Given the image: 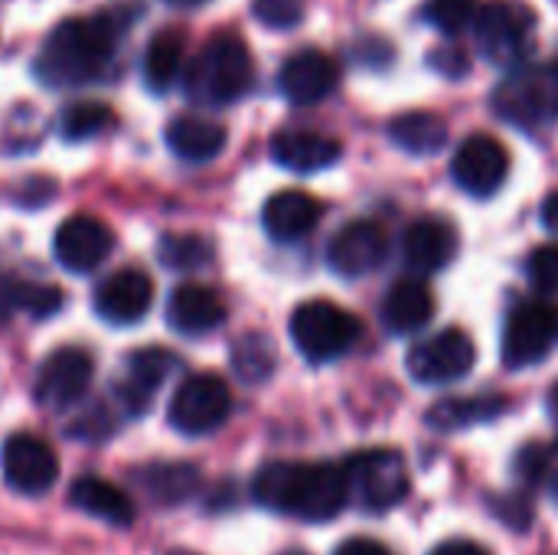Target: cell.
<instances>
[{
	"mask_svg": "<svg viewBox=\"0 0 558 555\" xmlns=\"http://www.w3.org/2000/svg\"><path fill=\"white\" fill-rule=\"evenodd\" d=\"M252 10L271 29H288L304 20V0H252Z\"/></svg>",
	"mask_w": 558,
	"mask_h": 555,
	"instance_id": "836d02e7",
	"label": "cell"
},
{
	"mask_svg": "<svg viewBox=\"0 0 558 555\" xmlns=\"http://www.w3.org/2000/svg\"><path fill=\"white\" fill-rule=\"evenodd\" d=\"M114 236L111 229L95 216H69L52 239L56 262L65 272H92L111 255Z\"/></svg>",
	"mask_w": 558,
	"mask_h": 555,
	"instance_id": "5bb4252c",
	"label": "cell"
},
{
	"mask_svg": "<svg viewBox=\"0 0 558 555\" xmlns=\"http://www.w3.org/2000/svg\"><path fill=\"white\" fill-rule=\"evenodd\" d=\"M340 82V65L333 62V56L320 52V49H301L294 52L278 75V85L284 92L288 101L294 105H314L324 101Z\"/></svg>",
	"mask_w": 558,
	"mask_h": 555,
	"instance_id": "e0dca14e",
	"label": "cell"
},
{
	"mask_svg": "<svg viewBox=\"0 0 558 555\" xmlns=\"http://www.w3.org/2000/svg\"><path fill=\"white\" fill-rule=\"evenodd\" d=\"M428 555H490L481 543H474V540H445V543H438L435 550Z\"/></svg>",
	"mask_w": 558,
	"mask_h": 555,
	"instance_id": "8d00e7d4",
	"label": "cell"
},
{
	"mask_svg": "<svg viewBox=\"0 0 558 555\" xmlns=\"http://www.w3.org/2000/svg\"><path fill=\"white\" fill-rule=\"evenodd\" d=\"M170 7H199V3H206V0H167Z\"/></svg>",
	"mask_w": 558,
	"mask_h": 555,
	"instance_id": "ab89813d",
	"label": "cell"
},
{
	"mask_svg": "<svg viewBox=\"0 0 558 555\" xmlns=\"http://www.w3.org/2000/svg\"><path fill=\"white\" fill-rule=\"evenodd\" d=\"M530 275L539 288L558 291V245H543L530 258Z\"/></svg>",
	"mask_w": 558,
	"mask_h": 555,
	"instance_id": "e575fe53",
	"label": "cell"
},
{
	"mask_svg": "<svg viewBox=\"0 0 558 555\" xmlns=\"http://www.w3.org/2000/svg\"><path fill=\"white\" fill-rule=\"evenodd\" d=\"M558 343V307L553 304H523L510 314L504 334V363L510 370L533 366L546 360Z\"/></svg>",
	"mask_w": 558,
	"mask_h": 555,
	"instance_id": "30bf717a",
	"label": "cell"
},
{
	"mask_svg": "<svg viewBox=\"0 0 558 555\" xmlns=\"http://www.w3.org/2000/svg\"><path fill=\"white\" fill-rule=\"evenodd\" d=\"M114 52V26L105 16L62 20L39 49L36 75L46 85H82L95 79Z\"/></svg>",
	"mask_w": 558,
	"mask_h": 555,
	"instance_id": "7a4b0ae2",
	"label": "cell"
},
{
	"mask_svg": "<svg viewBox=\"0 0 558 555\" xmlns=\"http://www.w3.org/2000/svg\"><path fill=\"white\" fill-rule=\"evenodd\" d=\"M402 249L415 272H441L458 252V236L445 219H418L405 229Z\"/></svg>",
	"mask_w": 558,
	"mask_h": 555,
	"instance_id": "44dd1931",
	"label": "cell"
},
{
	"mask_svg": "<svg viewBox=\"0 0 558 555\" xmlns=\"http://www.w3.org/2000/svg\"><path fill=\"white\" fill-rule=\"evenodd\" d=\"M556 500H558V481H556Z\"/></svg>",
	"mask_w": 558,
	"mask_h": 555,
	"instance_id": "7bdbcfd3",
	"label": "cell"
},
{
	"mask_svg": "<svg viewBox=\"0 0 558 555\" xmlns=\"http://www.w3.org/2000/svg\"><path fill=\"white\" fill-rule=\"evenodd\" d=\"M154 304V281L141 268L108 275L95 291V311L108 324H137Z\"/></svg>",
	"mask_w": 558,
	"mask_h": 555,
	"instance_id": "9a60e30c",
	"label": "cell"
},
{
	"mask_svg": "<svg viewBox=\"0 0 558 555\" xmlns=\"http://www.w3.org/2000/svg\"><path fill=\"white\" fill-rule=\"evenodd\" d=\"M252 494L262 507L275 514L324 523L347 507V478L337 464L271 461L255 474Z\"/></svg>",
	"mask_w": 558,
	"mask_h": 555,
	"instance_id": "6da1fadb",
	"label": "cell"
},
{
	"mask_svg": "<svg viewBox=\"0 0 558 555\" xmlns=\"http://www.w3.org/2000/svg\"><path fill=\"white\" fill-rule=\"evenodd\" d=\"M494 108L504 121L520 128H543L558 118V62L526 65L500 82Z\"/></svg>",
	"mask_w": 558,
	"mask_h": 555,
	"instance_id": "8992f818",
	"label": "cell"
},
{
	"mask_svg": "<svg viewBox=\"0 0 558 555\" xmlns=\"http://www.w3.org/2000/svg\"><path fill=\"white\" fill-rule=\"evenodd\" d=\"M167 555H196V553H186V550H173V553H167Z\"/></svg>",
	"mask_w": 558,
	"mask_h": 555,
	"instance_id": "b9f144b4",
	"label": "cell"
},
{
	"mask_svg": "<svg viewBox=\"0 0 558 555\" xmlns=\"http://www.w3.org/2000/svg\"><path fill=\"white\" fill-rule=\"evenodd\" d=\"M425 16L448 36L464 33L477 20V0H428Z\"/></svg>",
	"mask_w": 558,
	"mask_h": 555,
	"instance_id": "d6a6232c",
	"label": "cell"
},
{
	"mask_svg": "<svg viewBox=\"0 0 558 555\" xmlns=\"http://www.w3.org/2000/svg\"><path fill=\"white\" fill-rule=\"evenodd\" d=\"M543 222H546V229L558 232V193H553V196L543 203Z\"/></svg>",
	"mask_w": 558,
	"mask_h": 555,
	"instance_id": "74e56055",
	"label": "cell"
},
{
	"mask_svg": "<svg viewBox=\"0 0 558 555\" xmlns=\"http://www.w3.org/2000/svg\"><path fill=\"white\" fill-rule=\"evenodd\" d=\"M265 232L278 242H294L320 222V203L304 190H281L262 209Z\"/></svg>",
	"mask_w": 558,
	"mask_h": 555,
	"instance_id": "ffe728a7",
	"label": "cell"
},
{
	"mask_svg": "<svg viewBox=\"0 0 558 555\" xmlns=\"http://www.w3.org/2000/svg\"><path fill=\"white\" fill-rule=\"evenodd\" d=\"M141 487L157 504H183L199 487V471L193 464H154L137 474Z\"/></svg>",
	"mask_w": 558,
	"mask_h": 555,
	"instance_id": "f1b7e54d",
	"label": "cell"
},
{
	"mask_svg": "<svg viewBox=\"0 0 558 555\" xmlns=\"http://www.w3.org/2000/svg\"><path fill=\"white\" fill-rule=\"evenodd\" d=\"M451 177L471 196H490L510 177V150L490 134H471L451 164Z\"/></svg>",
	"mask_w": 558,
	"mask_h": 555,
	"instance_id": "4fadbf2b",
	"label": "cell"
},
{
	"mask_svg": "<svg viewBox=\"0 0 558 555\" xmlns=\"http://www.w3.org/2000/svg\"><path fill=\"white\" fill-rule=\"evenodd\" d=\"M435 317V294L422 281H399L383 301V324L392 334H415Z\"/></svg>",
	"mask_w": 558,
	"mask_h": 555,
	"instance_id": "603a6c76",
	"label": "cell"
},
{
	"mask_svg": "<svg viewBox=\"0 0 558 555\" xmlns=\"http://www.w3.org/2000/svg\"><path fill=\"white\" fill-rule=\"evenodd\" d=\"M232 412V393L226 386V379L213 376V373H196L190 379L180 383V389L170 399L167 419L180 435L199 438L216 432Z\"/></svg>",
	"mask_w": 558,
	"mask_h": 555,
	"instance_id": "52a82bcc",
	"label": "cell"
},
{
	"mask_svg": "<svg viewBox=\"0 0 558 555\" xmlns=\"http://www.w3.org/2000/svg\"><path fill=\"white\" fill-rule=\"evenodd\" d=\"M340 468L347 478V500L363 510L383 514V510L402 504L409 494L405 458L392 448H373V451L350 455Z\"/></svg>",
	"mask_w": 558,
	"mask_h": 555,
	"instance_id": "5b68a950",
	"label": "cell"
},
{
	"mask_svg": "<svg viewBox=\"0 0 558 555\" xmlns=\"http://www.w3.org/2000/svg\"><path fill=\"white\" fill-rule=\"evenodd\" d=\"M157 255H160V262L167 265V268H183V272H190V268H203L206 262H209V245L199 239V236H167L163 242H160V249H157Z\"/></svg>",
	"mask_w": 558,
	"mask_h": 555,
	"instance_id": "1f68e13d",
	"label": "cell"
},
{
	"mask_svg": "<svg viewBox=\"0 0 558 555\" xmlns=\"http://www.w3.org/2000/svg\"><path fill=\"white\" fill-rule=\"evenodd\" d=\"M69 504L108 527H118V530L134 523V507H131L128 494L105 478H92V474L78 478L69 491Z\"/></svg>",
	"mask_w": 558,
	"mask_h": 555,
	"instance_id": "7402d4cb",
	"label": "cell"
},
{
	"mask_svg": "<svg viewBox=\"0 0 558 555\" xmlns=\"http://www.w3.org/2000/svg\"><path fill=\"white\" fill-rule=\"evenodd\" d=\"M183 49H186V39L180 29H163L157 33L147 49H144V79L150 88L163 92L177 82L180 69H183Z\"/></svg>",
	"mask_w": 558,
	"mask_h": 555,
	"instance_id": "83f0119b",
	"label": "cell"
},
{
	"mask_svg": "<svg viewBox=\"0 0 558 555\" xmlns=\"http://www.w3.org/2000/svg\"><path fill=\"white\" fill-rule=\"evenodd\" d=\"M108 124H114V111L108 105H101V101H78V105H69L65 114H62V134L69 141L95 137Z\"/></svg>",
	"mask_w": 558,
	"mask_h": 555,
	"instance_id": "4dcf8cb0",
	"label": "cell"
},
{
	"mask_svg": "<svg viewBox=\"0 0 558 555\" xmlns=\"http://www.w3.org/2000/svg\"><path fill=\"white\" fill-rule=\"evenodd\" d=\"M448 121L435 111H405L389 121V137L409 154H438L448 144Z\"/></svg>",
	"mask_w": 558,
	"mask_h": 555,
	"instance_id": "d4e9b609",
	"label": "cell"
},
{
	"mask_svg": "<svg viewBox=\"0 0 558 555\" xmlns=\"http://www.w3.org/2000/svg\"><path fill=\"white\" fill-rule=\"evenodd\" d=\"M507 402L497 396H468V399H445L428 412V425L438 432H461L471 425H484L494 422L497 415H504Z\"/></svg>",
	"mask_w": 558,
	"mask_h": 555,
	"instance_id": "4316f807",
	"label": "cell"
},
{
	"mask_svg": "<svg viewBox=\"0 0 558 555\" xmlns=\"http://www.w3.org/2000/svg\"><path fill=\"white\" fill-rule=\"evenodd\" d=\"M95 363L85 350L78 347H59L56 353L46 357L36 376V402L49 412H65L72 409L92 386Z\"/></svg>",
	"mask_w": 558,
	"mask_h": 555,
	"instance_id": "8fae6325",
	"label": "cell"
},
{
	"mask_svg": "<svg viewBox=\"0 0 558 555\" xmlns=\"http://www.w3.org/2000/svg\"><path fill=\"white\" fill-rule=\"evenodd\" d=\"M167 321L177 334L203 337L226 324V304L206 285H180L167 301Z\"/></svg>",
	"mask_w": 558,
	"mask_h": 555,
	"instance_id": "ac0fdd59",
	"label": "cell"
},
{
	"mask_svg": "<svg viewBox=\"0 0 558 555\" xmlns=\"http://www.w3.org/2000/svg\"><path fill=\"white\" fill-rule=\"evenodd\" d=\"M333 555H396L392 550H386L383 543L376 540H366V536H356V540H347Z\"/></svg>",
	"mask_w": 558,
	"mask_h": 555,
	"instance_id": "d590c367",
	"label": "cell"
},
{
	"mask_svg": "<svg viewBox=\"0 0 558 555\" xmlns=\"http://www.w3.org/2000/svg\"><path fill=\"white\" fill-rule=\"evenodd\" d=\"M474 363H477V347L458 327L441 330V334H435V337H428L409 350V373L422 386L458 383L474 370Z\"/></svg>",
	"mask_w": 558,
	"mask_h": 555,
	"instance_id": "ba28073f",
	"label": "cell"
},
{
	"mask_svg": "<svg viewBox=\"0 0 558 555\" xmlns=\"http://www.w3.org/2000/svg\"><path fill=\"white\" fill-rule=\"evenodd\" d=\"M533 10L520 0H490L487 7L477 10V43L484 49V56L497 65L520 59V52L530 43L533 33Z\"/></svg>",
	"mask_w": 558,
	"mask_h": 555,
	"instance_id": "9c48e42d",
	"label": "cell"
},
{
	"mask_svg": "<svg viewBox=\"0 0 558 555\" xmlns=\"http://www.w3.org/2000/svg\"><path fill=\"white\" fill-rule=\"evenodd\" d=\"M255 65L235 33H216L186 72V92L203 105H229L252 88Z\"/></svg>",
	"mask_w": 558,
	"mask_h": 555,
	"instance_id": "3957f363",
	"label": "cell"
},
{
	"mask_svg": "<svg viewBox=\"0 0 558 555\" xmlns=\"http://www.w3.org/2000/svg\"><path fill=\"white\" fill-rule=\"evenodd\" d=\"M549 412H553V419H556L558 425V383L553 386V393H549Z\"/></svg>",
	"mask_w": 558,
	"mask_h": 555,
	"instance_id": "f35d334b",
	"label": "cell"
},
{
	"mask_svg": "<svg viewBox=\"0 0 558 555\" xmlns=\"http://www.w3.org/2000/svg\"><path fill=\"white\" fill-rule=\"evenodd\" d=\"M363 337L360 317L333 301H304L291 314V340L307 363H333Z\"/></svg>",
	"mask_w": 558,
	"mask_h": 555,
	"instance_id": "277c9868",
	"label": "cell"
},
{
	"mask_svg": "<svg viewBox=\"0 0 558 555\" xmlns=\"http://www.w3.org/2000/svg\"><path fill=\"white\" fill-rule=\"evenodd\" d=\"M343 154V144L320 131H281L271 141V157L294 173H314L330 164H337Z\"/></svg>",
	"mask_w": 558,
	"mask_h": 555,
	"instance_id": "d6986e66",
	"label": "cell"
},
{
	"mask_svg": "<svg viewBox=\"0 0 558 555\" xmlns=\"http://www.w3.org/2000/svg\"><path fill=\"white\" fill-rule=\"evenodd\" d=\"M177 370V360L167 353V350H141L131 357V366H128V386L121 389L124 393V402L134 409V412H144L147 399L160 389V383Z\"/></svg>",
	"mask_w": 558,
	"mask_h": 555,
	"instance_id": "484cf974",
	"label": "cell"
},
{
	"mask_svg": "<svg viewBox=\"0 0 558 555\" xmlns=\"http://www.w3.org/2000/svg\"><path fill=\"white\" fill-rule=\"evenodd\" d=\"M167 144L177 157L190 160V164H206L216 154H222L226 147V128L199 118V114H183L177 121H170L167 128Z\"/></svg>",
	"mask_w": 558,
	"mask_h": 555,
	"instance_id": "cb8c5ba5",
	"label": "cell"
},
{
	"mask_svg": "<svg viewBox=\"0 0 558 555\" xmlns=\"http://www.w3.org/2000/svg\"><path fill=\"white\" fill-rule=\"evenodd\" d=\"M0 471L3 481L16 494H46L59 481V458L56 451L36 435H10L0 448Z\"/></svg>",
	"mask_w": 558,
	"mask_h": 555,
	"instance_id": "7c38bea8",
	"label": "cell"
},
{
	"mask_svg": "<svg viewBox=\"0 0 558 555\" xmlns=\"http://www.w3.org/2000/svg\"><path fill=\"white\" fill-rule=\"evenodd\" d=\"M281 555H311V553H304V550H288V553H281Z\"/></svg>",
	"mask_w": 558,
	"mask_h": 555,
	"instance_id": "60d3db41",
	"label": "cell"
},
{
	"mask_svg": "<svg viewBox=\"0 0 558 555\" xmlns=\"http://www.w3.org/2000/svg\"><path fill=\"white\" fill-rule=\"evenodd\" d=\"M232 366L245 383H262L275 370V350L265 337L248 334L232 347Z\"/></svg>",
	"mask_w": 558,
	"mask_h": 555,
	"instance_id": "f546056e",
	"label": "cell"
},
{
	"mask_svg": "<svg viewBox=\"0 0 558 555\" xmlns=\"http://www.w3.org/2000/svg\"><path fill=\"white\" fill-rule=\"evenodd\" d=\"M383 258H386V232L369 219L343 226L327 245V262L343 278L369 275L376 265H383Z\"/></svg>",
	"mask_w": 558,
	"mask_h": 555,
	"instance_id": "2e32d148",
	"label": "cell"
}]
</instances>
